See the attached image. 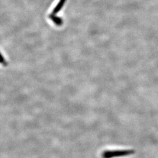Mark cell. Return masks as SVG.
I'll list each match as a JSON object with an SVG mask.
<instances>
[{
    "label": "cell",
    "instance_id": "1",
    "mask_svg": "<svg viewBox=\"0 0 158 158\" xmlns=\"http://www.w3.org/2000/svg\"><path fill=\"white\" fill-rule=\"evenodd\" d=\"M135 152L132 149L119 151H106L102 153V158H114L129 156Z\"/></svg>",
    "mask_w": 158,
    "mask_h": 158
},
{
    "label": "cell",
    "instance_id": "2",
    "mask_svg": "<svg viewBox=\"0 0 158 158\" xmlns=\"http://www.w3.org/2000/svg\"><path fill=\"white\" fill-rule=\"evenodd\" d=\"M49 17L51 20L55 23V24L57 26H62V25L63 21L60 17H57L56 16V15H54L52 14H51Z\"/></svg>",
    "mask_w": 158,
    "mask_h": 158
},
{
    "label": "cell",
    "instance_id": "3",
    "mask_svg": "<svg viewBox=\"0 0 158 158\" xmlns=\"http://www.w3.org/2000/svg\"><path fill=\"white\" fill-rule=\"evenodd\" d=\"M66 1V0H60L59 1V2L57 3L56 6L53 9L52 14H54V15L57 14L59 12L62 10V8L63 6L64 5Z\"/></svg>",
    "mask_w": 158,
    "mask_h": 158
},
{
    "label": "cell",
    "instance_id": "4",
    "mask_svg": "<svg viewBox=\"0 0 158 158\" xmlns=\"http://www.w3.org/2000/svg\"><path fill=\"white\" fill-rule=\"evenodd\" d=\"M0 64H3L4 66H6L7 64V63L6 62L5 58L3 57L2 55L0 53Z\"/></svg>",
    "mask_w": 158,
    "mask_h": 158
}]
</instances>
